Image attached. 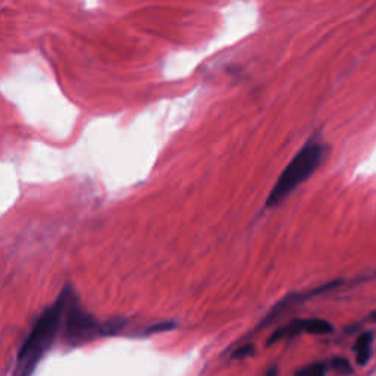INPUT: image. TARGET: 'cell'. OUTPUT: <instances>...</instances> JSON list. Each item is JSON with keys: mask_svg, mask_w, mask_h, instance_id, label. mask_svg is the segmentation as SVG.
Here are the masks:
<instances>
[{"mask_svg": "<svg viewBox=\"0 0 376 376\" xmlns=\"http://www.w3.org/2000/svg\"><path fill=\"white\" fill-rule=\"evenodd\" d=\"M334 330V326L330 325L328 321L323 319H295L290 322L288 325H285L279 329H277L275 333L270 335L267 344H274L281 341L282 338L294 337L300 333H307V334H314V335H323L329 334Z\"/></svg>", "mask_w": 376, "mask_h": 376, "instance_id": "277c9868", "label": "cell"}, {"mask_svg": "<svg viewBox=\"0 0 376 376\" xmlns=\"http://www.w3.org/2000/svg\"><path fill=\"white\" fill-rule=\"evenodd\" d=\"M325 155L326 146L319 140L310 139L298 150V153L279 175L272 191L267 195L266 207H277L287 199L300 184H303L306 179H309L314 174V171L321 167Z\"/></svg>", "mask_w": 376, "mask_h": 376, "instance_id": "7a4b0ae2", "label": "cell"}, {"mask_svg": "<svg viewBox=\"0 0 376 376\" xmlns=\"http://www.w3.org/2000/svg\"><path fill=\"white\" fill-rule=\"evenodd\" d=\"M72 293L71 285H67L56 302L41 313L18 353L13 376H33L44 354L52 349L59 329L64 325L65 312Z\"/></svg>", "mask_w": 376, "mask_h": 376, "instance_id": "6da1fadb", "label": "cell"}, {"mask_svg": "<svg viewBox=\"0 0 376 376\" xmlns=\"http://www.w3.org/2000/svg\"><path fill=\"white\" fill-rule=\"evenodd\" d=\"M325 373H326V365L319 362L302 368L295 373V376H325Z\"/></svg>", "mask_w": 376, "mask_h": 376, "instance_id": "8992f818", "label": "cell"}, {"mask_svg": "<svg viewBox=\"0 0 376 376\" xmlns=\"http://www.w3.org/2000/svg\"><path fill=\"white\" fill-rule=\"evenodd\" d=\"M123 326L124 322L118 319L108 323L99 322L93 314H90L80 306L77 295L72 293L64 319V341L71 347H75V345L90 342L99 337L118 334Z\"/></svg>", "mask_w": 376, "mask_h": 376, "instance_id": "3957f363", "label": "cell"}, {"mask_svg": "<svg viewBox=\"0 0 376 376\" xmlns=\"http://www.w3.org/2000/svg\"><path fill=\"white\" fill-rule=\"evenodd\" d=\"M330 365H333V368L338 372V373H341V375H350L351 373V365L349 363V360L347 358H342V357H337V358H334L333 360V363H330Z\"/></svg>", "mask_w": 376, "mask_h": 376, "instance_id": "52a82bcc", "label": "cell"}, {"mask_svg": "<svg viewBox=\"0 0 376 376\" xmlns=\"http://www.w3.org/2000/svg\"><path fill=\"white\" fill-rule=\"evenodd\" d=\"M372 340H373L372 333H365L357 338L356 345H354V351H356V360L358 365H366L369 362Z\"/></svg>", "mask_w": 376, "mask_h": 376, "instance_id": "5b68a950", "label": "cell"}, {"mask_svg": "<svg viewBox=\"0 0 376 376\" xmlns=\"http://www.w3.org/2000/svg\"><path fill=\"white\" fill-rule=\"evenodd\" d=\"M174 326H175L174 322H163V323H159V325H155V326H150L146 330V334H153V333H163V330H171Z\"/></svg>", "mask_w": 376, "mask_h": 376, "instance_id": "ba28073f", "label": "cell"}]
</instances>
